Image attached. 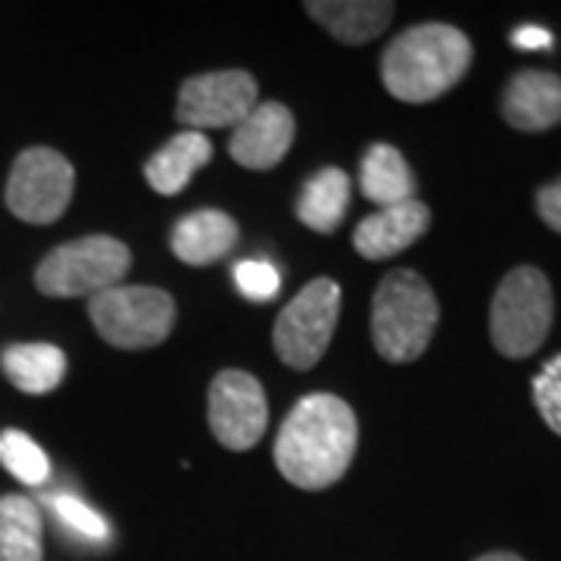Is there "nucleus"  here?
<instances>
[{
	"label": "nucleus",
	"instance_id": "obj_1",
	"mask_svg": "<svg viewBox=\"0 0 561 561\" xmlns=\"http://www.w3.org/2000/svg\"><path fill=\"white\" fill-rule=\"evenodd\" d=\"M359 446L356 412L334 393L302 397L275 440L278 471L300 490H324L350 471Z\"/></svg>",
	"mask_w": 561,
	"mask_h": 561
},
{
	"label": "nucleus",
	"instance_id": "obj_2",
	"mask_svg": "<svg viewBox=\"0 0 561 561\" xmlns=\"http://www.w3.org/2000/svg\"><path fill=\"white\" fill-rule=\"evenodd\" d=\"M474 47L446 22H424L390 41L381 60L383 88L402 103H431L453 91L471 69Z\"/></svg>",
	"mask_w": 561,
	"mask_h": 561
},
{
	"label": "nucleus",
	"instance_id": "obj_3",
	"mask_svg": "<svg viewBox=\"0 0 561 561\" xmlns=\"http://www.w3.org/2000/svg\"><path fill=\"white\" fill-rule=\"evenodd\" d=\"M440 306L431 284L412 268H393L375 290L371 341L381 359L393 365L415 362L437 331Z\"/></svg>",
	"mask_w": 561,
	"mask_h": 561
},
{
	"label": "nucleus",
	"instance_id": "obj_4",
	"mask_svg": "<svg viewBox=\"0 0 561 561\" xmlns=\"http://www.w3.org/2000/svg\"><path fill=\"white\" fill-rule=\"evenodd\" d=\"M556 316L552 284L534 265L512 268L490 306V337L505 359H527L540 350Z\"/></svg>",
	"mask_w": 561,
	"mask_h": 561
},
{
	"label": "nucleus",
	"instance_id": "obj_5",
	"mask_svg": "<svg viewBox=\"0 0 561 561\" xmlns=\"http://www.w3.org/2000/svg\"><path fill=\"white\" fill-rule=\"evenodd\" d=\"M131 268V250L110 234H88L50 250L35 272V287L44 297L72 300L98 297L119 287Z\"/></svg>",
	"mask_w": 561,
	"mask_h": 561
},
{
	"label": "nucleus",
	"instance_id": "obj_6",
	"mask_svg": "<svg viewBox=\"0 0 561 561\" xmlns=\"http://www.w3.org/2000/svg\"><path fill=\"white\" fill-rule=\"evenodd\" d=\"M91 321L103 341L116 350L160 346L175 324V300L147 284H119L88 302Z\"/></svg>",
	"mask_w": 561,
	"mask_h": 561
},
{
	"label": "nucleus",
	"instance_id": "obj_7",
	"mask_svg": "<svg viewBox=\"0 0 561 561\" xmlns=\"http://www.w3.org/2000/svg\"><path fill=\"white\" fill-rule=\"evenodd\" d=\"M341 319V284L331 278H316L302 287L294 300L280 309L272 341L284 365L309 371L316 368L331 346L334 328Z\"/></svg>",
	"mask_w": 561,
	"mask_h": 561
},
{
	"label": "nucleus",
	"instance_id": "obj_8",
	"mask_svg": "<svg viewBox=\"0 0 561 561\" xmlns=\"http://www.w3.org/2000/svg\"><path fill=\"white\" fill-rule=\"evenodd\" d=\"M76 194V169L54 147L22 150L10 179H7V206L16 219L28 225H50L66 213Z\"/></svg>",
	"mask_w": 561,
	"mask_h": 561
},
{
	"label": "nucleus",
	"instance_id": "obj_9",
	"mask_svg": "<svg viewBox=\"0 0 561 561\" xmlns=\"http://www.w3.org/2000/svg\"><path fill=\"white\" fill-rule=\"evenodd\" d=\"M260 88L256 79L243 69H221L194 76L181 84L175 116L187 131L209 128H234L256 110Z\"/></svg>",
	"mask_w": 561,
	"mask_h": 561
},
{
	"label": "nucleus",
	"instance_id": "obj_10",
	"mask_svg": "<svg viewBox=\"0 0 561 561\" xmlns=\"http://www.w3.org/2000/svg\"><path fill=\"white\" fill-rule=\"evenodd\" d=\"M209 427L225 449L243 453L256 446L268 427V400L262 383L241 368L216 375L209 387Z\"/></svg>",
	"mask_w": 561,
	"mask_h": 561
},
{
	"label": "nucleus",
	"instance_id": "obj_11",
	"mask_svg": "<svg viewBox=\"0 0 561 561\" xmlns=\"http://www.w3.org/2000/svg\"><path fill=\"white\" fill-rule=\"evenodd\" d=\"M294 138H297V122L284 103H256V110L241 125L231 128L228 153L243 169L265 172L287 157Z\"/></svg>",
	"mask_w": 561,
	"mask_h": 561
},
{
	"label": "nucleus",
	"instance_id": "obj_12",
	"mask_svg": "<svg viewBox=\"0 0 561 561\" xmlns=\"http://www.w3.org/2000/svg\"><path fill=\"white\" fill-rule=\"evenodd\" d=\"M427 228H431V209L421 201H405L397 206H383L368 219H362L353 234V247L365 260H390L409 250L412 243H419Z\"/></svg>",
	"mask_w": 561,
	"mask_h": 561
},
{
	"label": "nucleus",
	"instance_id": "obj_13",
	"mask_svg": "<svg viewBox=\"0 0 561 561\" xmlns=\"http://www.w3.org/2000/svg\"><path fill=\"white\" fill-rule=\"evenodd\" d=\"M502 119L518 131H549L561 125V79L556 72L524 69L505 84Z\"/></svg>",
	"mask_w": 561,
	"mask_h": 561
},
{
	"label": "nucleus",
	"instance_id": "obj_14",
	"mask_svg": "<svg viewBox=\"0 0 561 561\" xmlns=\"http://www.w3.org/2000/svg\"><path fill=\"white\" fill-rule=\"evenodd\" d=\"M238 221L221 209H197L172 228V253L187 265H213L238 247Z\"/></svg>",
	"mask_w": 561,
	"mask_h": 561
},
{
	"label": "nucleus",
	"instance_id": "obj_15",
	"mask_svg": "<svg viewBox=\"0 0 561 561\" xmlns=\"http://www.w3.org/2000/svg\"><path fill=\"white\" fill-rule=\"evenodd\" d=\"M213 160V144L203 131H179L175 138L165 140V147L157 150L147 165H144V175L147 184L162 194V197H175L181 194L191 179L201 172L206 162Z\"/></svg>",
	"mask_w": 561,
	"mask_h": 561
},
{
	"label": "nucleus",
	"instance_id": "obj_16",
	"mask_svg": "<svg viewBox=\"0 0 561 561\" xmlns=\"http://www.w3.org/2000/svg\"><path fill=\"white\" fill-rule=\"evenodd\" d=\"M306 13L343 44H368L390 25L397 7L381 0H312Z\"/></svg>",
	"mask_w": 561,
	"mask_h": 561
},
{
	"label": "nucleus",
	"instance_id": "obj_17",
	"mask_svg": "<svg viewBox=\"0 0 561 561\" xmlns=\"http://www.w3.org/2000/svg\"><path fill=\"white\" fill-rule=\"evenodd\" d=\"M362 197L371 201L378 209L397 203L415 201V175L409 162L393 144H371L362 157L359 169Z\"/></svg>",
	"mask_w": 561,
	"mask_h": 561
},
{
	"label": "nucleus",
	"instance_id": "obj_18",
	"mask_svg": "<svg viewBox=\"0 0 561 561\" xmlns=\"http://www.w3.org/2000/svg\"><path fill=\"white\" fill-rule=\"evenodd\" d=\"M350 197H353L350 175L343 169L328 165L302 184L300 201H297V219L316 234H331L346 219Z\"/></svg>",
	"mask_w": 561,
	"mask_h": 561
},
{
	"label": "nucleus",
	"instance_id": "obj_19",
	"mask_svg": "<svg viewBox=\"0 0 561 561\" xmlns=\"http://www.w3.org/2000/svg\"><path fill=\"white\" fill-rule=\"evenodd\" d=\"M0 368L22 393H50L66 378V353L54 343H16L0 356Z\"/></svg>",
	"mask_w": 561,
	"mask_h": 561
},
{
	"label": "nucleus",
	"instance_id": "obj_20",
	"mask_svg": "<svg viewBox=\"0 0 561 561\" xmlns=\"http://www.w3.org/2000/svg\"><path fill=\"white\" fill-rule=\"evenodd\" d=\"M44 559V522L28 496H0V561Z\"/></svg>",
	"mask_w": 561,
	"mask_h": 561
},
{
	"label": "nucleus",
	"instance_id": "obj_21",
	"mask_svg": "<svg viewBox=\"0 0 561 561\" xmlns=\"http://www.w3.org/2000/svg\"><path fill=\"white\" fill-rule=\"evenodd\" d=\"M0 465L28 486H41L50 478V461L44 456V449L22 431L0 434Z\"/></svg>",
	"mask_w": 561,
	"mask_h": 561
},
{
	"label": "nucleus",
	"instance_id": "obj_22",
	"mask_svg": "<svg viewBox=\"0 0 561 561\" xmlns=\"http://www.w3.org/2000/svg\"><path fill=\"white\" fill-rule=\"evenodd\" d=\"M534 393V405L549 424V431H556L561 437V356L549 359L540 368V375L530 383Z\"/></svg>",
	"mask_w": 561,
	"mask_h": 561
},
{
	"label": "nucleus",
	"instance_id": "obj_23",
	"mask_svg": "<svg viewBox=\"0 0 561 561\" xmlns=\"http://www.w3.org/2000/svg\"><path fill=\"white\" fill-rule=\"evenodd\" d=\"M50 508L57 512V518H60L66 527H72L76 534L88 537V540H106V534H110L106 522H103L101 515H98L91 505H84L79 496L60 493V496H54V500H50Z\"/></svg>",
	"mask_w": 561,
	"mask_h": 561
},
{
	"label": "nucleus",
	"instance_id": "obj_24",
	"mask_svg": "<svg viewBox=\"0 0 561 561\" xmlns=\"http://www.w3.org/2000/svg\"><path fill=\"white\" fill-rule=\"evenodd\" d=\"M234 280H238V290H241L247 300L265 302L278 294L280 287V272L265 260H243L234 268Z\"/></svg>",
	"mask_w": 561,
	"mask_h": 561
},
{
	"label": "nucleus",
	"instance_id": "obj_25",
	"mask_svg": "<svg viewBox=\"0 0 561 561\" xmlns=\"http://www.w3.org/2000/svg\"><path fill=\"white\" fill-rule=\"evenodd\" d=\"M537 213L552 231L561 234V179L537 191Z\"/></svg>",
	"mask_w": 561,
	"mask_h": 561
},
{
	"label": "nucleus",
	"instance_id": "obj_26",
	"mask_svg": "<svg viewBox=\"0 0 561 561\" xmlns=\"http://www.w3.org/2000/svg\"><path fill=\"white\" fill-rule=\"evenodd\" d=\"M512 44L518 50H549L552 47V35L546 28H537V25H524L518 32H512Z\"/></svg>",
	"mask_w": 561,
	"mask_h": 561
},
{
	"label": "nucleus",
	"instance_id": "obj_27",
	"mask_svg": "<svg viewBox=\"0 0 561 561\" xmlns=\"http://www.w3.org/2000/svg\"><path fill=\"white\" fill-rule=\"evenodd\" d=\"M474 561H524V559L512 556V552H486V556H481V559H474Z\"/></svg>",
	"mask_w": 561,
	"mask_h": 561
}]
</instances>
